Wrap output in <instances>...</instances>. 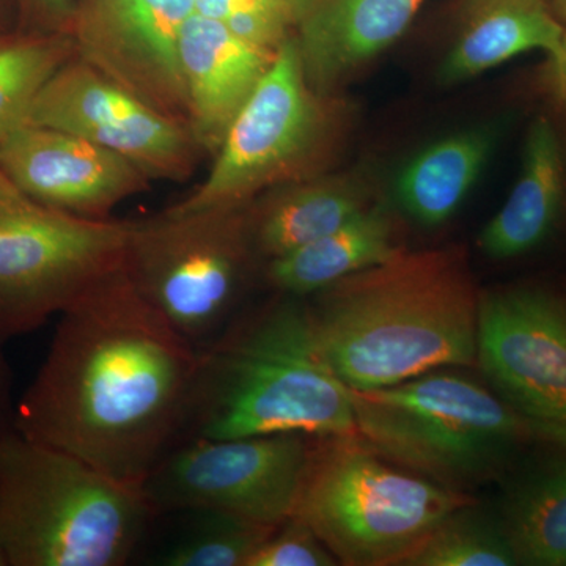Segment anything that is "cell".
Segmentation results:
<instances>
[{"mask_svg":"<svg viewBox=\"0 0 566 566\" xmlns=\"http://www.w3.org/2000/svg\"><path fill=\"white\" fill-rule=\"evenodd\" d=\"M24 125L102 145L150 180H188L203 153L188 125L148 106L77 54L48 82Z\"/></svg>","mask_w":566,"mask_h":566,"instance_id":"cell-11","label":"cell"},{"mask_svg":"<svg viewBox=\"0 0 566 566\" xmlns=\"http://www.w3.org/2000/svg\"><path fill=\"white\" fill-rule=\"evenodd\" d=\"M352 188L334 180L290 182L249 207L253 251L270 262L314 243L363 212Z\"/></svg>","mask_w":566,"mask_h":566,"instance_id":"cell-20","label":"cell"},{"mask_svg":"<svg viewBox=\"0 0 566 566\" xmlns=\"http://www.w3.org/2000/svg\"><path fill=\"white\" fill-rule=\"evenodd\" d=\"M554 3H556V10L560 18H564L566 21V0H554Z\"/></svg>","mask_w":566,"mask_h":566,"instance_id":"cell-32","label":"cell"},{"mask_svg":"<svg viewBox=\"0 0 566 566\" xmlns=\"http://www.w3.org/2000/svg\"><path fill=\"white\" fill-rule=\"evenodd\" d=\"M405 566H515L516 557L499 513L474 502L442 520L406 557Z\"/></svg>","mask_w":566,"mask_h":566,"instance_id":"cell-24","label":"cell"},{"mask_svg":"<svg viewBox=\"0 0 566 566\" xmlns=\"http://www.w3.org/2000/svg\"><path fill=\"white\" fill-rule=\"evenodd\" d=\"M294 517L338 564L401 565L450 513L472 504L365 444L359 436L319 438Z\"/></svg>","mask_w":566,"mask_h":566,"instance_id":"cell-6","label":"cell"},{"mask_svg":"<svg viewBox=\"0 0 566 566\" xmlns=\"http://www.w3.org/2000/svg\"><path fill=\"white\" fill-rule=\"evenodd\" d=\"M46 33H70L74 9L71 0H28Z\"/></svg>","mask_w":566,"mask_h":566,"instance_id":"cell-28","label":"cell"},{"mask_svg":"<svg viewBox=\"0 0 566 566\" xmlns=\"http://www.w3.org/2000/svg\"><path fill=\"white\" fill-rule=\"evenodd\" d=\"M193 9L270 52H277L296 25L277 0H193Z\"/></svg>","mask_w":566,"mask_h":566,"instance_id":"cell-26","label":"cell"},{"mask_svg":"<svg viewBox=\"0 0 566 566\" xmlns=\"http://www.w3.org/2000/svg\"><path fill=\"white\" fill-rule=\"evenodd\" d=\"M479 305L463 262L436 251L400 252L312 294L307 308L329 370L375 390L476 364Z\"/></svg>","mask_w":566,"mask_h":566,"instance_id":"cell-2","label":"cell"},{"mask_svg":"<svg viewBox=\"0 0 566 566\" xmlns=\"http://www.w3.org/2000/svg\"><path fill=\"white\" fill-rule=\"evenodd\" d=\"M494 142L491 128L471 129L434 142L398 177V202L423 226L446 222L471 191Z\"/></svg>","mask_w":566,"mask_h":566,"instance_id":"cell-22","label":"cell"},{"mask_svg":"<svg viewBox=\"0 0 566 566\" xmlns=\"http://www.w3.org/2000/svg\"><path fill=\"white\" fill-rule=\"evenodd\" d=\"M356 436L352 390L316 346L304 297L283 294L200 353L186 438Z\"/></svg>","mask_w":566,"mask_h":566,"instance_id":"cell-3","label":"cell"},{"mask_svg":"<svg viewBox=\"0 0 566 566\" xmlns=\"http://www.w3.org/2000/svg\"><path fill=\"white\" fill-rule=\"evenodd\" d=\"M0 566H9L7 565V558L3 556L2 549H0Z\"/></svg>","mask_w":566,"mask_h":566,"instance_id":"cell-33","label":"cell"},{"mask_svg":"<svg viewBox=\"0 0 566 566\" xmlns=\"http://www.w3.org/2000/svg\"><path fill=\"white\" fill-rule=\"evenodd\" d=\"M0 170L36 202L88 219H111L150 188L136 164L74 134L21 125L0 140Z\"/></svg>","mask_w":566,"mask_h":566,"instance_id":"cell-14","label":"cell"},{"mask_svg":"<svg viewBox=\"0 0 566 566\" xmlns=\"http://www.w3.org/2000/svg\"><path fill=\"white\" fill-rule=\"evenodd\" d=\"M513 480L499 517L521 566H566V452L543 453Z\"/></svg>","mask_w":566,"mask_h":566,"instance_id":"cell-21","label":"cell"},{"mask_svg":"<svg viewBox=\"0 0 566 566\" xmlns=\"http://www.w3.org/2000/svg\"><path fill=\"white\" fill-rule=\"evenodd\" d=\"M566 211V166L553 122L528 129L523 167L504 207L488 222L480 248L493 260L531 255L557 233Z\"/></svg>","mask_w":566,"mask_h":566,"instance_id":"cell-16","label":"cell"},{"mask_svg":"<svg viewBox=\"0 0 566 566\" xmlns=\"http://www.w3.org/2000/svg\"><path fill=\"white\" fill-rule=\"evenodd\" d=\"M398 253L385 212L364 210L333 233L270 260L266 277L282 294L308 297Z\"/></svg>","mask_w":566,"mask_h":566,"instance_id":"cell-19","label":"cell"},{"mask_svg":"<svg viewBox=\"0 0 566 566\" xmlns=\"http://www.w3.org/2000/svg\"><path fill=\"white\" fill-rule=\"evenodd\" d=\"M134 227L36 202L0 170V344L39 329L120 268Z\"/></svg>","mask_w":566,"mask_h":566,"instance_id":"cell-8","label":"cell"},{"mask_svg":"<svg viewBox=\"0 0 566 566\" xmlns=\"http://www.w3.org/2000/svg\"><path fill=\"white\" fill-rule=\"evenodd\" d=\"M551 61H553L554 84H556L558 96H560L566 104V31L564 41H562L560 51H558L556 57L551 59Z\"/></svg>","mask_w":566,"mask_h":566,"instance_id":"cell-30","label":"cell"},{"mask_svg":"<svg viewBox=\"0 0 566 566\" xmlns=\"http://www.w3.org/2000/svg\"><path fill=\"white\" fill-rule=\"evenodd\" d=\"M352 400L365 444L458 493L512 472L535 453L566 452L565 424L524 415L494 389L446 368L392 387L352 390Z\"/></svg>","mask_w":566,"mask_h":566,"instance_id":"cell-4","label":"cell"},{"mask_svg":"<svg viewBox=\"0 0 566 566\" xmlns=\"http://www.w3.org/2000/svg\"><path fill=\"white\" fill-rule=\"evenodd\" d=\"M274 55L196 11L186 21L180 39L181 73L189 128L203 153L214 156L219 151Z\"/></svg>","mask_w":566,"mask_h":566,"instance_id":"cell-15","label":"cell"},{"mask_svg":"<svg viewBox=\"0 0 566 566\" xmlns=\"http://www.w3.org/2000/svg\"><path fill=\"white\" fill-rule=\"evenodd\" d=\"M76 54L70 33L0 40V140L24 125L41 91Z\"/></svg>","mask_w":566,"mask_h":566,"instance_id":"cell-23","label":"cell"},{"mask_svg":"<svg viewBox=\"0 0 566 566\" xmlns=\"http://www.w3.org/2000/svg\"><path fill=\"white\" fill-rule=\"evenodd\" d=\"M312 436L186 438L142 485L151 509L221 512L277 527L296 512L311 463Z\"/></svg>","mask_w":566,"mask_h":566,"instance_id":"cell-9","label":"cell"},{"mask_svg":"<svg viewBox=\"0 0 566 566\" xmlns=\"http://www.w3.org/2000/svg\"><path fill=\"white\" fill-rule=\"evenodd\" d=\"M277 2L281 3L283 9L289 11L294 24L300 25L301 22L307 20L322 6L323 0H277Z\"/></svg>","mask_w":566,"mask_h":566,"instance_id":"cell-29","label":"cell"},{"mask_svg":"<svg viewBox=\"0 0 566 566\" xmlns=\"http://www.w3.org/2000/svg\"><path fill=\"white\" fill-rule=\"evenodd\" d=\"M191 526L158 558L163 566H245L275 527L221 512H189Z\"/></svg>","mask_w":566,"mask_h":566,"instance_id":"cell-25","label":"cell"},{"mask_svg":"<svg viewBox=\"0 0 566 566\" xmlns=\"http://www.w3.org/2000/svg\"><path fill=\"white\" fill-rule=\"evenodd\" d=\"M253 252L248 203L166 210L136 222L123 264L142 297L202 353L237 322Z\"/></svg>","mask_w":566,"mask_h":566,"instance_id":"cell-7","label":"cell"},{"mask_svg":"<svg viewBox=\"0 0 566 566\" xmlns=\"http://www.w3.org/2000/svg\"><path fill=\"white\" fill-rule=\"evenodd\" d=\"M6 401H7V374L6 368H3L2 357H0V438L2 434L9 430L10 427H7L3 423V419H6Z\"/></svg>","mask_w":566,"mask_h":566,"instance_id":"cell-31","label":"cell"},{"mask_svg":"<svg viewBox=\"0 0 566 566\" xmlns=\"http://www.w3.org/2000/svg\"><path fill=\"white\" fill-rule=\"evenodd\" d=\"M199 364L122 264L59 315L11 427L142 488L185 433Z\"/></svg>","mask_w":566,"mask_h":566,"instance_id":"cell-1","label":"cell"},{"mask_svg":"<svg viewBox=\"0 0 566 566\" xmlns=\"http://www.w3.org/2000/svg\"><path fill=\"white\" fill-rule=\"evenodd\" d=\"M155 515L142 488L13 427L0 438V549L7 565H126Z\"/></svg>","mask_w":566,"mask_h":566,"instance_id":"cell-5","label":"cell"},{"mask_svg":"<svg viewBox=\"0 0 566 566\" xmlns=\"http://www.w3.org/2000/svg\"><path fill=\"white\" fill-rule=\"evenodd\" d=\"M326 118L308 84L296 39L275 52L251 98L234 118L210 174L174 212L237 207L256 192L307 170L323 142Z\"/></svg>","mask_w":566,"mask_h":566,"instance_id":"cell-10","label":"cell"},{"mask_svg":"<svg viewBox=\"0 0 566 566\" xmlns=\"http://www.w3.org/2000/svg\"><path fill=\"white\" fill-rule=\"evenodd\" d=\"M424 0H323L301 22V61L314 91L329 87L389 48L409 28Z\"/></svg>","mask_w":566,"mask_h":566,"instance_id":"cell-17","label":"cell"},{"mask_svg":"<svg viewBox=\"0 0 566 566\" xmlns=\"http://www.w3.org/2000/svg\"><path fill=\"white\" fill-rule=\"evenodd\" d=\"M476 364L517 411L566 427V296L523 283L480 296Z\"/></svg>","mask_w":566,"mask_h":566,"instance_id":"cell-12","label":"cell"},{"mask_svg":"<svg viewBox=\"0 0 566 566\" xmlns=\"http://www.w3.org/2000/svg\"><path fill=\"white\" fill-rule=\"evenodd\" d=\"M566 28L545 0H474L439 81L457 84L528 51L556 57Z\"/></svg>","mask_w":566,"mask_h":566,"instance_id":"cell-18","label":"cell"},{"mask_svg":"<svg viewBox=\"0 0 566 566\" xmlns=\"http://www.w3.org/2000/svg\"><path fill=\"white\" fill-rule=\"evenodd\" d=\"M193 11V0H87L70 35L92 69L189 126L180 39Z\"/></svg>","mask_w":566,"mask_h":566,"instance_id":"cell-13","label":"cell"},{"mask_svg":"<svg viewBox=\"0 0 566 566\" xmlns=\"http://www.w3.org/2000/svg\"><path fill=\"white\" fill-rule=\"evenodd\" d=\"M337 558L304 521L290 517L256 547L245 566H335Z\"/></svg>","mask_w":566,"mask_h":566,"instance_id":"cell-27","label":"cell"}]
</instances>
